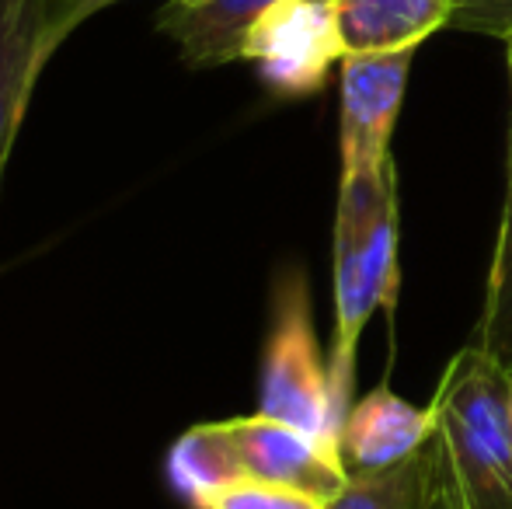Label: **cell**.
<instances>
[{
    "instance_id": "1",
    "label": "cell",
    "mask_w": 512,
    "mask_h": 509,
    "mask_svg": "<svg viewBox=\"0 0 512 509\" xmlns=\"http://www.w3.org/2000/svg\"><path fill=\"white\" fill-rule=\"evenodd\" d=\"M509 377L467 342L432 394L439 509H512Z\"/></svg>"
},
{
    "instance_id": "2",
    "label": "cell",
    "mask_w": 512,
    "mask_h": 509,
    "mask_svg": "<svg viewBox=\"0 0 512 509\" xmlns=\"http://www.w3.org/2000/svg\"><path fill=\"white\" fill-rule=\"evenodd\" d=\"M168 475L171 485L199 506L216 489L241 478L293 485L331 503L349 485L352 471L338 447L258 412L248 419L192 426L171 447Z\"/></svg>"
},
{
    "instance_id": "3",
    "label": "cell",
    "mask_w": 512,
    "mask_h": 509,
    "mask_svg": "<svg viewBox=\"0 0 512 509\" xmlns=\"http://www.w3.org/2000/svg\"><path fill=\"white\" fill-rule=\"evenodd\" d=\"M258 412L290 422L342 450V415L331 398L328 360L321 356L304 269H286L272 293V325L262 356Z\"/></svg>"
},
{
    "instance_id": "4",
    "label": "cell",
    "mask_w": 512,
    "mask_h": 509,
    "mask_svg": "<svg viewBox=\"0 0 512 509\" xmlns=\"http://www.w3.org/2000/svg\"><path fill=\"white\" fill-rule=\"evenodd\" d=\"M241 60L283 98H304L324 88L331 67L345 60L331 0H279L251 25Z\"/></svg>"
},
{
    "instance_id": "5",
    "label": "cell",
    "mask_w": 512,
    "mask_h": 509,
    "mask_svg": "<svg viewBox=\"0 0 512 509\" xmlns=\"http://www.w3.org/2000/svg\"><path fill=\"white\" fill-rule=\"evenodd\" d=\"M415 49L384 56H345L342 109H338V150L342 178L377 175L391 161V136L405 105Z\"/></svg>"
},
{
    "instance_id": "6",
    "label": "cell",
    "mask_w": 512,
    "mask_h": 509,
    "mask_svg": "<svg viewBox=\"0 0 512 509\" xmlns=\"http://www.w3.org/2000/svg\"><path fill=\"white\" fill-rule=\"evenodd\" d=\"M432 436V408H415L387 384L349 405L342 422V457L349 471H380L422 450Z\"/></svg>"
},
{
    "instance_id": "7",
    "label": "cell",
    "mask_w": 512,
    "mask_h": 509,
    "mask_svg": "<svg viewBox=\"0 0 512 509\" xmlns=\"http://www.w3.org/2000/svg\"><path fill=\"white\" fill-rule=\"evenodd\" d=\"M53 0H0V185L46 56Z\"/></svg>"
},
{
    "instance_id": "8",
    "label": "cell",
    "mask_w": 512,
    "mask_h": 509,
    "mask_svg": "<svg viewBox=\"0 0 512 509\" xmlns=\"http://www.w3.org/2000/svg\"><path fill=\"white\" fill-rule=\"evenodd\" d=\"M331 7L345 56H384L450 28L457 0H331Z\"/></svg>"
},
{
    "instance_id": "9",
    "label": "cell",
    "mask_w": 512,
    "mask_h": 509,
    "mask_svg": "<svg viewBox=\"0 0 512 509\" xmlns=\"http://www.w3.org/2000/svg\"><path fill=\"white\" fill-rule=\"evenodd\" d=\"M279 0H168L157 14V28L178 46L182 60L196 70L241 60L251 25Z\"/></svg>"
},
{
    "instance_id": "10",
    "label": "cell",
    "mask_w": 512,
    "mask_h": 509,
    "mask_svg": "<svg viewBox=\"0 0 512 509\" xmlns=\"http://www.w3.org/2000/svg\"><path fill=\"white\" fill-rule=\"evenodd\" d=\"M328 509H439L436 443L380 471H352Z\"/></svg>"
},
{
    "instance_id": "11",
    "label": "cell",
    "mask_w": 512,
    "mask_h": 509,
    "mask_svg": "<svg viewBox=\"0 0 512 509\" xmlns=\"http://www.w3.org/2000/svg\"><path fill=\"white\" fill-rule=\"evenodd\" d=\"M474 346L492 356L506 374H512V129L506 154V199H502L499 238H495L492 265L485 279V300H481L478 325H474Z\"/></svg>"
},
{
    "instance_id": "12",
    "label": "cell",
    "mask_w": 512,
    "mask_h": 509,
    "mask_svg": "<svg viewBox=\"0 0 512 509\" xmlns=\"http://www.w3.org/2000/svg\"><path fill=\"white\" fill-rule=\"evenodd\" d=\"M196 509H328V499L314 496L307 489H293V485L241 478V482L216 489Z\"/></svg>"
},
{
    "instance_id": "13",
    "label": "cell",
    "mask_w": 512,
    "mask_h": 509,
    "mask_svg": "<svg viewBox=\"0 0 512 509\" xmlns=\"http://www.w3.org/2000/svg\"><path fill=\"white\" fill-rule=\"evenodd\" d=\"M450 28L506 39L512 32V0H457Z\"/></svg>"
},
{
    "instance_id": "14",
    "label": "cell",
    "mask_w": 512,
    "mask_h": 509,
    "mask_svg": "<svg viewBox=\"0 0 512 509\" xmlns=\"http://www.w3.org/2000/svg\"><path fill=\"white\" fill-rule=\"evenodd\" d=\"M112 4H119V0H53L46 25V56H53L67 42L70 32H77L84 21L95 18L98 11H105Z\"/></svg>"
},
{
    "instance_id": "15",
    "label": "cell",
    "mask_w": 512,
    "mask_h": 509,
    "mask_svg": "<svg viewBox=\"0 0 512 509\" xmlns=\"http://www.w3.org/2000/svg\"><path fill=\"white\" fill-rule=\"evenodd\" d=\"M502 42H506V67H509V88H512V32Z\"/></svg>"
},
{
    "instance_id": "16",
    "label": "cell",
    "mask_w": 512,
    "mask_h": 509,
    "mask_svg": "<svg viewBox=\"0 0 512 509\" xmlns=\"http://www.w3.org/2000/svg\"><path fill=\"white\" fill-rule=\"evenodd\" d=\"M509 412H512V377H509Z\"/></svg>"
}]
</instances>
